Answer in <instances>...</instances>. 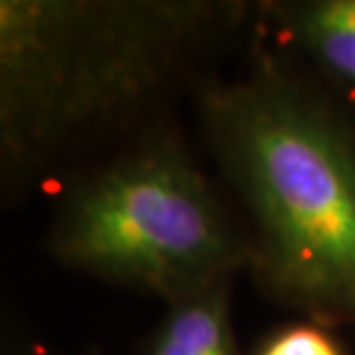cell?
I'll use <instances>...</instances> for the list:
<instances>
[{
	"label": "cell",
	"mask_w": 355,
	"mask_h": 355,
	"mask_svg": "<svg viewBox=\"0 0 355 355\" xmlns=\"http://www.w3.org/2000/svg\"><path fill=\"white\" fill-rule=\"evenodd\" d=\"M247 12L219 0H3L5 166L28 173L130 132Z\"/></svg>",
	"instance_id": "obj_1"
},
{
	"label": "cell",
	"mask_w": 355,
	"mask_h": 355,
	"mask_svg": "<svg viewBox=\"0 0 355 355\" xmlns=\"http://www.w3.org/2000/svg\"><path fill=\"white\" fill-rule=\"evenodd\" d=\"M49 250L62 266L164 302L233 279L252 247L171 132H153L65 191Z\"/></svg>",
	"instance_id": "obj_3"
},
{
	"label": "cell",
	"mask_w": 355,
	"mask_h": 355,
	"mask_svg": "<svg viewBox=\"0 0 355 355\" xmlns=\"http://www.w3.org/2000/svg\"><path fill=\"white\" fill-rule=\"evenodd\" d=\"M198 111L252 217L259 282L307 321L355 323V125L266 49L205 76Z\"/></svg>",
	"instance_id": "obj_2"
},
{
	"label": "cell",
	"mask_w": 355,
	"mask_h": 355,
	"mask_svg": "<svg viewBox=\"0 0 355 355\" xmlns=\"http://www.w3.org/2000/svg\"><path fill=\"white\" fill-rule=\"evenodd\" d=\"M233 279L166 302L144 355H243L231 323Z\"/></svg>",
	"instance_id": "obj_5"
},
{
	"label": "cell",
	"mask_w": 355,
	"mask_h": 355,
	"mask_svg": "<svg viewBox=\"0 0 355 355\" xmlns=\"http://www.w3.org/2000/svg\"><path fill=\"white\" fill-rule=\"evenodd\" d=\"M252 355H346V349L330 325L302 321L275 330Z\"/></svg>",
	"instance_id": "obj_6"
},
{
	"label": "cell",
	"mask_w": 355,
	"mask_h": 355,
	"mask_svg": "<svg viewBox=\"0 0 355 355\" xmlns=\"http://www.w3.org/2000/svg\"><path fill=\"white\" fill-rule=\"evenodd\" d=\"M261 14L325 81L355 102V0L263 3Z\"/></svg>",
	"instance_id": "obj_4"
}]
</instances>
